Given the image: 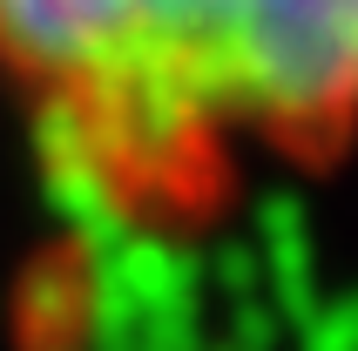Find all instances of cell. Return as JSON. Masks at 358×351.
<instances>
[{
  "label": "cell",
  "instance_id": "1",
  "mask_svg": "<svg viewBox=\"0 0 358 351\" xmlns=\"http://www.w3.org/2000/svg\"><path fill=\"white\" fill-rule=\"evenodd\" d=\"M0 61L48 95L176 81L210 122L331 129L358 108V0H0Z\"/></svg>",
  "mask_w": 358,
  "mask_h": 351
},
{
  "label": "cell",
  "instance_id": "2",
  "mask_svg": "<svg viewBox=\"0 0 358 351\" xmlns=\"http://www.w3.org/2000/svg\"><path fill=\"white\" fill-rule=\"evenodd\" d=\"M88 264H108L122 277V291L142 304V317L156 311H196L203 297V257L176 236H156V230H129L122 243L95 250Z\"/></svg>",
  "mask_w": 358,
  "mask_h": 351
},
{
  "label": "cell",
  "instance_id": "3",
  "mask_svg": "<svg viewBox=\"0 0 358 351\" xmlns=\"http://www.w3.org/2000/svg\"><path fill=\"white\" fill-rule=\"evenodd\" d=\"M264 304L284 317V324H304L318 311V257H311V236L304 243H264Z\"/></svg>",
  "mask_w": 358,
  "mask_h": 351
},
{
  "label": "cell",
  "instance_id": "4",
  "mask_svg": "<svg viewBox=\"0 0 358 351\" xmlns=\"http://www.w3.org/2000/svg\"><path fill=\"white\" fill-rule=\"evenodd\" d=\"M20 311H27V331H41V338L75 331L81 324V271L75 264H41V271L27 277Z\"/></svg>",
  "mask_w": 358,
  "mask_h": 351
},
{
  "label": "cell",
  "instance_id": "5",
  "mask_svg": "<svg viewBox=\"0 0 358 351\" xmlns=\"http://www.w3.org/2000/svg\"><path fill=\"white\" fill-rule=\"evenodd\" d=\"M203 284H217L230 304L257 297L264 291V257H257V243H217V250L203 257Z\"/></svg>",
  "mask_w": 358,
  "mask_h": 351
},
{
  "label": "cell",
  "instance_id": "6",
  "mask_svg": "<svg viewBox=\"0 0 358 351\" xmlns=\"http://www.w3.org/2000/svg\"><path fill=\"white\" fill-rule=\"evenodd\" d=\"M298 351H358V291L345 304H318L298 324Z\"/></svg>",
  "mask_w": 358,
  "mask_h": 351
},
{
  "label": "cell",
  "instance_id": "7",
  "mask_svg": "<svg viewBox=\"0 0 358 351\" xmlns=\"http://www.w3.org/2000/svg\"><path fill=\"white\" fill-rule=\"evenodd\" d=\"M311 236V210H304L298 189H271L257 203V250L264 243H304Z\"/></svg>",
  "mask_w": 358,
  "mask_h": 351
},
{
  "label": "cell",
  "instance_id": "8",
  "mask_svg": "<svg viewBox=\"0 0 358 351\" xmlns=\"http://www.w3.org/2000/svg\"><path fill=\"white\" fill-rule=\"evenodd\" d=\"M278 331H284V317L264 304V297H243L237 304V317H230V331L223 338H237L243 351H278Z\"/></svg>",
  "mask_w": 358,
  "mask_h": 351
},
{
  "label": "cell",
  "instance_id": "9",
  "mask_svg": "<svg viewBox=\"0 0 358 351\" xmlns=\"http://www.w3.org/2000/svg\"><path fill=\"white\" fill-rule=\"evenodd\" d=\"M203 351H243L237 338H217V345H210V338H203Z\"/></svg>",
  "mask_w": 358,
  "mask_h": 351
}]
</instances>
